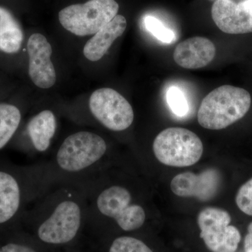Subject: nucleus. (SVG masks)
Listing matches in <instances>:
<instances>
[{
    "instance_id": "f257e3e1",
    "label": "nucleus",
    "mask_w": 252,
    "mask_h": 252,
    "mask_svg": "<svg viewBox=\"0 0 252 252\" xmlns=\"http://www.w3.org/2000/svg\"><path fill=\"white\" fill-rule=\"evenodd\" d=\"M88 217L87 200L79 187L54 185L29 207L22 224L50 249L74 243L88 226Z\"/></svg>"
},
{
    "instance_id": "f03ea898",
    "label": "nucleus",
    "mask_w": 252,
    "mask_h": 252,
    "mask_svg": "<svg viewBox=\"0 0 252 252\" xmlns=\"http://www.w3.org/2000/svg\"><path fill=\"white\" fill-rule=\"evenodd\" d=\"M109 145L102 136L89 130L67 135L46 162L54 185L79 187L107 170Z\"/></svg>"
},
{
    "instance_id": "7ed1b4c3",
    "label": "nucleus",
    "mask_w": 252,
    "mask_h": 252,
    "mask_svg": "<svg viewBox=\"0 0 252 252\" xmlns=\"http://www.w3.org/2000/svg\"><path fill=\"white\" fill-rule=\"evenodd\" d=\"M88 203V226L95 231L109 222L126 232L135 231L145 223L144 207L136 203L128 187L109 181L107 170L79 186Z\"/></svg>"
},
{
    "instance_id": "20e7f679",
    "label": "nucleus",
    "mask_w": 252,
    "mask_h": 252,
    "mask_svg": "<svg viewBox=\"0 0 252 252\" xmlns=\"http://www.w3.org/2000/svg\"><path fill=\"white\" fill-rule=\"evenodd\" d=\"M53 185L45 161L19 165L0 160V228L21 226L29 207Z\"/></svg>"
},
{
    "instance_id": "39448f33",
    "label": "nucleus",
    "mask_w": 252,
    "mask_h": 252,
    "mask_svg": "<svg viewBox=\"0 0 252 252\" xmlns=\"http://www.w3.org/2000/svg\"><path fill=\"white\" fill-rule=\"evenodd\" d=\"M250 93L241 88L224 85L207 94L200 104L198 121L209 130H221L241 119L251 107Z\"/></svg>"
},
{
    "instance_id": "423d86ee",
    "label": "nucleus",
    "mask_w": 252,
    "mask_h": 252,
    "mask_svg": "<svg viewBox=\"0 0 252 252\" xmlns=\"http://www.w3.org/2000/svg\"><path fill=\"white\" fill-rule=\"evenodd\" d=\"M154 155L167 166L189 167L196 163L203 145L196 134L182 127H169L160 132L153 143Z\"/></svg>"
},
{
    "instance_id": "0eeeda50",
    "label": "nucleus",
    "mask_w": 252,
    "mask_h": 252,
    "mask_svg": "<svg viewBox=\"0 0 252 252\" xmlns=\"http://www.w3.org/2000/svg\"><path fill=\"white\" fill-rule=\"evenodd\" d=\"M119 9L115 0H89L61 10L59 21L64 29L75 35H91L110 22Z\"/></svg>"
},
{
    "instance_id": "6e6552de",
    "label": "nucleus",
    "mask_w": 252,
    "mask_h": 252,
    "mask_svg": "<svg viewBox=\"0 0 252 252\" xmlns=\"http://www.w3.org/2000/svg\"><path fill=\"white\" fill-rule=\"evenodd\" d=\"M91 116L100 125L113 132L128 129L134 122L132 106L117 91L109 88L97 89L89 99Z\"/></svg>"
},
{
    "instance_id": "1a4fd4ad",
    "label": "nucleus",
    "mask_w": 252,
    "mask_h": 252,
    "mask_svg": "<svg viewBox=\"0 0 252 252\" xmlns=\"http://www.w3.org/2000/svg\"><path fill=\"white\" fill-rule=\"evenodd\" d=\"M230 221L229 213L217 207H207L199 214L200 238L212 252H236L241 235Z\"/></svg>"
},
{
    "instance_id": "9d476101",
    "label": "nucleus",
    "mask_w": 252,
    "mask_h": 252,
    "mask_svg": "<svg viewBox=\"0 0 252 252\" xmlns=\"http://www.w3.org/2000/svg\"><path fill=\"white\" fill-rule=\"evenodd\" d=\"M212 17L220 31L227 34L252 32V0L236 3L232 0H216Z\"/></svg>"
},
{
    "instance_id": "9b49d317",
    "label": "nucleus",
    "mask_w": 252,
    "mask_h": 252,
    "mask_svg": "<svg viewBox=\"0 0 252 252\" xmlns=\"http://www.w3.org/2000/svg\"><path fill=\"white\" fill-rule=\"evenodd\" d=\"M29 76L37 87L47 89L56 84V73L51 61L52 47L47 39L39 33L30 36L28 41Z\"/></svg>"
},
{
    "instance_id": "f8f14e48",
    "label": "nucleus",
    "mask_w": 252,
    "mask_h": 252,
    "mask_svg": "<svg viewBox=\"0 0 252 252\" xmlns=\"http://www.w3.org/2000/svg\"><path fill=\"white\" fill-rule=\"evenodd\" d=\"M220 172L216 169H208L195 175L185 172L176 176L172 180V191L180 197H193L205 202L213 199L220 186Z\"/></svg>"
},
{
    "instance_id": "ddd939ff",
    "label": "nucleus",
    "mask_w": 252,
    "mask_h": 252,
    "mask_svg": "<svg viewBox=\"0 0 252 252\" xmlns=\"http://www.w3.org/2000/svg\"><path fill=\"white\" fill-rule=\"evenodd\" d=\"M57 127V117L50 109H44L32 117L26 127L28 140L23 151L32 155L46 153L51 148Z\"/></svg>"
},
{
    "instance_id": "4468645a",
    "label": "nucleus",
    "mask_w": 252,
    "mask_h": 252,
    "mask_svg": "<svg viewBox=\"0 0 252 252\" xmlns=\"http://www.w3.org/2000/svg\"><path fill=\"white\" fill-rule=\"evenodd\" d=\"M216 48L207 38L195 36L180 43L175 49L173 59L180 67L189 69L205 67L215 59Z\"/></svg>"
},
{
    "instance_id": "2eb2a0df",
    "label": "nucleus",
    "mask_w": 252,
    "mask_h": 252,
    "mask_svg": "<svg viewBox=\"0 0 252 252\" xmlns=\"http://www.w3.org/2000/svg\"><path fill=\"white\" fill-rule=\"evenodd\" d=\"M126 28V18L122 15H117L86 42L84 48V54L86 59L93 62L99 61L114 41L124 34Z\"/></svg>"
},
{
    "instance_id": "dca6fc26",
    "label": "nucleus",
    "mask_w": 252,
    "mask_h": 252,
    "mask_svg": "<svg viewBox=\"0 0 252 252\" xmlns=\"http://www.w3.org/2000/svg\"><path fill=\"white\" fill-rule=\"evenodd\" d=\"M23 32L21 26L10 11L0 6V51L16 54L21 49Z\"/></svg>"
},
{
    "instance_id": "f3484780",
    "label": "nucleus",
    "mask_w": 252,
    "mask_h": 252,
    "mask_svg": "<svg viewBox=\"0 0 252 252\" xmlns=\"http://www.w3.org/2000/svg\"><path fill=\"white\" fill-rule=\"evenodd\" d=\"M22 120V113L14 104L0 103V151L5 148L16 135Z\"/></svg>"
},
{
    "instance_id": "a211bd4d",
    "label": "nucleus",
    "mask_w": 252,
    "mask_h": 252,
    "mask_svg": "<svg viewBox=\"0 0 252 252\" xmlns=\"http://www.w3.org/2000/svg\"><path fill=\"white\" fill-rule=\"evenodd\" d=\"M107 252H153L142 240L131 236L114 239Z\"/></svg>"
},
{
    "instance_id": "6ab92c4d",
    "label": "nucleus",
    "mask_w": 252,
    "mask_h": 252,
    "mask_svg": "<svg viewBox=\"0 0 252 252\" xmlns=\"http://www.w3.org/2000/svg\"><path fill=\"white\" fill-rule=\"evenodd\" d=\"M48 250L32 235L24 240H9L0 246V252H46Z\"/></svg>"
},
{
    "instance_id": "aec40b11",
    "label": "nucleus",
    "mask_w": 252,
    "mask_h": 252,
    "mask_svg": "<svg viewBox=\"0 0 252 252\" xmlns=\"http://www.w3.org/2000/svg\"><path fill=\"white\" fill-rule=\"evenodd\" d=\"M144 23L147 31L153 34L159 41L165 44H171L175 41L174 32L165 27L158 18L152 16H146Z\"/></svg>"
},
{
    "instance_id": "412c9836",
    "label": "nucleus",
    "mask_w": 252,
    "mask_h": 252,
    "mask_svg": "<svg viewBox=\"0 0 252 252\" xmlns=\"http://www.w3.org/2000/svg\"><path fill=\"white\" fill-rule=\"evenodd\" d=\"M167 101L172 112L178 117H185L189 112V104L180 89L172 86L167 93Z\"/></svg>"
},
{
    "instance_id": "4be33fe9",
    "label": "nucleus",
    "mask_w": 252,
    "mask_h": 252,
    "mask_svg": "<svg viewBox=\"0 0 252 252\" xmlns=\"http://www.w3.org/2000/svg\"><path fill=\"white\" fill-rule=\"evenodd\" d=\"M235 202L242 212L252 216V179L239 189Z\"/></svg>"
},
{
    "instance_id": "5701e85b",
    "label": "nucleus",
    "mask_w": 252,
    "mask_h": 252,
    "mask_svg": "<svg viewBox=\"0 0 252 252\" xmlns=\"http://www.w3.org/2000/svg\"><path fill=\"white\" fill-rule=\"evenodd\" d=\"M248 233L245 236V243H244L245 251L252 252V222L248 225Z\"/></svg>"
},
{
    "instance_id": "b1692460",
    "label": "nucleus",
    "mask_w": 252,
    "mask_h": 252,
    "mask_svg": "<svg viewBox=\"0 0 252 252\" xmlns=\"http://www.w3.org/2000/svg\"><path fill=\"white\" fill-rule=\"evenodd\" d=\"M76 252L69 251V252Z\"/></svg>"
},
{
    "instance_id": "393cba45",
    "label": "nucleus",
    "mask_w": 252,
    "mask_h": 252,
    "mask_svg": "<svg viewBox=\"0 0 252 252\" xmlns=\"http://www.w3.org/2000/svg\"><path fill=\"white\" fill-rule=\"evenodd\" d=\"M212 1H213V0H212ZM215 1H216V0H215Z\"/></svg>"
}]
</instances>
